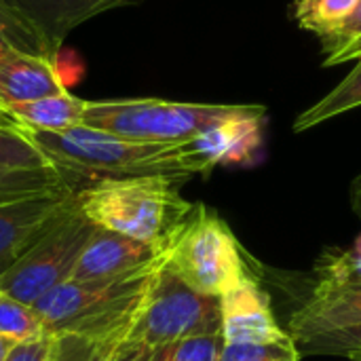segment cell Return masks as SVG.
<instances>
[{"label":"cell","mask_w":361,"mask_h":361,"mask_svg":"<svg viewBox=\"0 0 361 361\" xmlns=\"http://www.w3.org/2000/svg\"><path fill=\"white\" fill-rule=\"evenodd\" d=\"M349 361H361V353H357V355H351Z\"/></svg>","instance_id":"30"},{"label":"cell","mask_w":361,"mask_h":361,"mask_svg":"<svg viewBox=\"0 0 361 361\" xmlns=\"http://www.w3.org/2000/svg\"><path fill=\"white\" fill-rule=\"evenodd\" d=\"M324 53H326V66H338L351 59L361 57V0H357L351 15L332 32L319 38Z\"/></svg>","instance_id":"19"},{"label":"cell","mask_w":361,"mask_h":361,"mask_svg":"<svg viewBox=\"0 0 361 361\" xmlns=\"http://www.w3.org/2000/svg\"><path fill=\"white\" fill-rule=\"evenodd\" d=\"M355 4L357 0H300L296 4V19L300 27L322 38L338 27L351 15Z\"/></svg>","instance_id":"18"},{"label":"cell","mask_w":361,"mask_h":361,"mask_svg":"<svg viewBox=\"0 0 361 361\" xmlns=\"http://www.w3.org/2000/svg\"><path fill=\"white\" fill-rule=\"evenodd\" d=\"M300 357L302 355H345L361 353V324L349 328H336L294 341Z\"/></svg>","instance_id":"20"},{"label":"cell","mask_w":361,"mask_h":361,"mask_svg":"<svg viewBox=\"0 0 361 361\" xmlns=\"http://www.w3.org/2000/svg\"><path fill=\"white\" fill-rule=\"evenodd\" d=\"M161 267L114 279H68L32 307L40 317L42 330L53 336L76 334L106 341L127 334Z\"/></svg>","instance_id":"3"},{"label":"cell","mask_w":361,"mask_h":361,"mask_svg":"<svg viewBox=\"0 0 361 361\" xmlns=\"http://www.w3.org/2000/svg\"><path fill=\"white\" fill-rule=\"evenodd\" d=\"M127 334H118V336L104 341L97 361H159L157 347H146V345L127 341Z\"/></svg>","instance_id":"25"},{"label":"cell","mask_w":361,"mask_h":361,"mask_svg":"<svg viewBox=\"0 0 361 361\" xmlns=\"http://www.w3.org/2000/svg\"><path fill=\"white\" fill-rule=\"evenodd\" d=\"M25 131L74 190L95 180L133 176H167L186 182L220 167L216 146L205 131L171 144L127 140L87 125L66 131Z\"/></svg>","instance_id":"1"},{"label":"cell","mask_w":361,"mask_h":361,"mask_svg":"<svg viewBox=\"0 0 361 361\" xmlns=\"http://www.w3.org/2000/svg\"><path fill=\"white\" fill-rule=\"evenodd\" d=\"M15 345H17V343H15V341H11V338H0V361H6L8 353H11V349H13Z\"/></svg>","instance_id":"29"},{"label":"cell","mask_w":361,"mask_h":361,"mask_svg":"<svg viewBox=\"0 0 361 361\" xmlns=\"http://www.w3.org/2000/svg\"><path fill=\"white\" fill-rule=\"evenodd\" d=\"M38 34L49 55L57 57L68 34L87 19L129 0H8Z\"/></svg>","instance_id":"13"},{"label":"cell","mask_w":361,"mask_h":361,"mask_svg":"<svg viewBox=\"0 0 361 361\" xmlns=\"http://www.w3.org/2000/svg\"><path fill=\"white\" fill-rule=\"evenodd\" d=\"M182 184L167 176L106 178L76 188V205L95 226L146 243H171L195 209L180 195Z\"/></svg>","instance_id":"2"},{"label":"cell","mask_w":361,"mask_h":361,"mask_svg":"<svg viewBox=\"0 0 361 361\" xmlns=\"http://www.w3.org/2000/svg\"><path fill=\"white\" fill-rule=\"evenodd\" d=\"M165 264L197 292L218 298L252 277L233 231L203 203H195L176 233Z\"/></svg>","instance_id":"5"},{"label":"cell","mask_w":361,"mask_h":361,"mask_svg":"<svg viewBox=\"0 0 361 361\" xmlns=\"http://www.w3.org/2000/svg\"><path fill=\"white\" fill-rule=\"evenodd\" d=\"M222 332L188 336L171 345L157 347L159 361H220L224 349Z\"/></svg>","instance_id":"22"},{"label":"cell","mask_w":361,"mask_h":361,"mask_svg":"<svg viewBox=\"0 0 361 361\" xmlns=\"http://www.w3.org/2000/svg\"><path fill=\"white\" fill-rule=\"evenodd\" d=\"M53 167L44 152L30 140L27 131L13 118H0V169H47Z\"/></svg>","instance_id":"17"},{"label":"cell","mask_w":361,"mask_h":361,"mask_svg":"<svg viewBox=\"0 0 361 361\" xmlns=\"http://www.w3.org/2000/svg\"><path fill=\"white\" fill-rule=\"evenodd\" d=\"M262 106L186 104L167 99L87 102L82 125L140 142H184L216 125L258 112Z\"/></svg>","instance_id":"4"},{"label":"cell","mask_w":361,"mask_h":361,"mask_svg":"<svg viewBox=\"0 0 361 361\" xmlns=\"http://www.w3.org/2000/svg\"><path fill=\"white\" fill-rule=\"evenodd\" d=\"M93 228L95 224L85 218L76 205L55 228L0 275V294L32 307L53 288L70 279Z\"/></svg>","instance_id":"7"},{"label":"cell","mask_w":361,"mask_h":361,"mask_svg":"<svg viewBox=\"0 0 361 361\" xmlns=\"http://www.w3.org/2000/svg\"><path fill=\"white\" fill-rule=\"evenodd\" d=\"M57 61L44 53H27L15 47L0 51V108L34 102L66 91Z\"/></svg>","instance_id":"12"},{"label":"cell","mask_w":361,"mask_h":361,"mask_svg":"<svg viewBox=\"0 0 361 361\" xmlns=\"http://www.w3.org/2000/svg\"><path fill=\"white\" fill-rule=\"evenodd\" d=\"M214 332H222L220 298L197 292L163 264L150 281L127 341L163 347L188 336Z\"/></svg>","instance_id":"6"},{"label":"cell","mask_w":361,"mask_h":361,"mask_svg":"<svg viewBox=\"0 0 361 361\" xmlns=\"http://www.w3.org/2000/svg\"><path fill=\"white\" fill-rule=\"evenodd\" d=\"M349 203H351L353 214L357 218H361V173L351 182V186H349Z\"/></svg>","instance_id":"28"},{"label":"cell","mask_w":361,"mask_h":361,"mask_svg":"<svg viewBox=\"0 0 361 361\" xmlns=\"http://www.w3.org/2000/svg\"><path fill=\"white\" fill-rule=\"evenodd\" d=\"M361 106V57L360 63L343 78L341 85H336L324 99L300 112L294 121V131L302 133L307 129H313L343 112H349Z\"/></svg>","instance_id":"15"},{"label":"cell","mask_w":361,"mask_h":361,"mask_svg":"<svg viewBox=\"0 0 361 361\" xmlns=\"http://www.w3.org/2000/svg\"><path fill=\"white\" fill-rule=\"evenodd\" d=\"M87 102L89 99H80L66 89L34 102L6 106L4 112L15 123L32 131H66L82 125Z\"/></svg>","instance_id":"14"},{"label":"cell","mask_w":361,"mask_h":361,"mask_svg":"<svg viewBox=\"0 0 361 361\" xmlns=\"http://www.w3.org/2000/svg\"><path fill=\"white\" fill-rule=\"evenodd\" d=\"M222 336L226 345H269L290 343L292 336L279 328L269 294L254 277L243 279L220 296Z\"/></svg>","instance_id":"10"},{"label":"cell","mask_w":361,"mask_h":361,"mask_svg":"<svg viewBox=\"0 0 361 361\" xmlns=\"http://www.w3.org/2000/svg\"><path fill=\"white\" fill-rule=\"evenodd\" d=\"M55 349H57V336L42 332L40 336L17 343L11 349L6 361H53Z\"/></svg>","instance_id":"27"},{"label":"cell","mask_w":361,"mask_h":361,"mask_svg":"<svg viewBox=\"0 0 361 361\" xmlns=\"http://www.w3.org/2000/svg\"><path fill=\"white\" fill-rule=\"evenodd\" d=\"M102 343L104 341H93V338H85L76 334H61L57 336V349H55L53 361H97Z\"/></svg>","instance_id":"26"},{"label":"cell","mask_w":361,"mask_h":361,"mask_svg":"<svg viewBox=\"0 0 361 361\" xmlns=\"http://www.w3.org/2000/svg\"><path fill=\"white\" fill-rule=\"evenodd\" d=\"M355 355H357V353H355Z\"/></svg>","instance_id":"32"},{"label":"cell","mask_w":361,"mask_h":361,"mask_svg":"<svg viewBox=\"0 0 361 361\" xmlns=\"http://www.w3.org/2000/svg\"><path fill=\"white\" fill-rule=\"evenodd\" d=\"M72 188L55 169H0V207Z\"/></svg>","instance_id":"16"},{"label":"cell","mask_w":361,"mask_h":361,"mask_svg":"<svg viewBox=\"0 0 361 361\" xmlns=\"http://www.w3.org/2000/svg\"><path fill=\"white\" fill-rule=\"evenodd\" d=\"M42 324L34 307L19 302L6 294H0V338H11L15 343L40 336Z\"/></svg>","instance_id":"21"},{"label":"cell","mask_w":361,"mask_h":361,"mask_svg":"<svg viewBox=\"0 0 361 361\" xmlns=\"http://www.w3.org/2000/svg\"><path fill=\"white\" fill-rule=\"evenodd\" d=\"M0 118H11V116H8V114H6V112H4V110L0 108Z\"/></svg>","instance_id":"31"},{"label":"cell","mask_w":361,"mask_h":361,"mask_svg":"<svg viewBox=\"0 0 361 361\" xmlns=\"http://www.w3.org/2000/svg\"><path fill=\"white\" fill-rule=\"evenodd\" d=\"M15 47L27 53H47L38 34L27 25V21L13 8L8 0H0V51ZM53 57V55H51Z\"/></svg>","instance_id":"23"},{"label":"cell","mask_w":361,"mask_h":361,"mask_svg":"<svg viewBox=\"0 0 361 361\" xmlns=\"http://www.w3.org/2000/svg\"><path fill=\"white\" fill-rule=\"evenodd\" d=\"M76 207V190L32 197L0 207V275Z\"/></svg>","instance_id":"9"},{"label":"cell","mask_w":361,"mask_h":361,"mask_svg":"<svg viewBox=\"0 0 361 361\" xmlns=\"http://www.w3.org/2000/svg\"><path fill=\"white\" fill-rule=\"evenodd\" d=\"M220 361H300V353L294 341L269 345H224Z\"/></svg>","instance_id":"24"},{"label":"cell","mask_w":361,"mask_h":361,"mask_svg":"<svg viewBox=\"0 0 361 361\" xmlns=\"http://www.w3.org/2000/svg\"><path fill=\"white\" fill-rule=\"evenodd\" d=\"M171 243H146L102 226H95L85 243L70 279H114L148 271L167 262Z\"/></svg>","instance_id":"8"},{"label":"cell","mask_w":361,"mask_h":361,"mask_svg":"<svg viewBox=\"0 0 361 361\" xmlns=\"http://www.w3.org/2000/svg\"><path fill=\"white\" fill-rule=\"evenodd\" d=\"M361 324V277L324 275L307 302L290 317L292 341Z\"/></svg>","instance_id":"11"}]
</instances>
